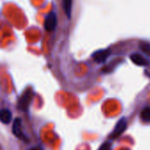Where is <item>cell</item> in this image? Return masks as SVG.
<instances>
[{
  "label": "cell",
  "mask_w": 150,
  "mask_h": 150,
  "mask_svg": "<svg viewBox=\"0 0 150 150\" xmlns=\"http://www.w3.org/2000/svg\"><path fill=\"white\" fill-rule=\"evenodd\" d=\"M31 100H32V92L30 91L25 92V94L22 96V97L19 101L18 108L21 110L26 111L31 103Z\"/></svg>",
  "instance_id": "obj_4"
},
{
  "label": "cell",
  "mask_w": 150,
  "mask_h": 150,
  "mask_svg": "<svg viewBox=\"0 0 150 150\" xmlns=\"http://www.w3.org/2000/svg\"><path fill=\"white\" fill-rule=\"evenodd\" d=\"M131 60L139 66H146L149 64V61L139 53H133L130 56Z\"/></svg>",
  "instance_id": "obj_6"
},
{
  "label": "cell",
  "mask_w": 150,
  "mask_h": 150,
  "mask_svg": "<svg viewBox=\"0 0 150 150\" xmlns=\"http://www.w3.org/2000/svg\"><path fill=\"white\" fill-rule=\"evenodd\" d=\"M13 114L8 109H1L0 110V121L3 124L8 125L12 122Z\"/></svg>",
  "instance_id": "obj_7"
},
{
  "label": "cell",
  "mask_w": 150,
  "mask_h": 150,
  "mask_svg": "<svg viewBox=\"0 0 150 150\" xmlns=\"http://www.w3.org/2000/svg\"><path fill=\"white\" fill-rule=\"evenodd\" d=\"M63 8L68 19L71 18V8H72V0H63Z\"/></svg>",
  "instance_id": "obj_8"
},
{
  "label": "cell",
  "mask_w": 150,
  "mask_h": 150,
  "mask_svg": "<svg viewBox=\"0 0 150 150\" xmlns=\"http://www.w3.org/2000/svg\"><path fill=\"white\" fill-rule=\"evenodd\" d=\"M57 24V14L54 12H50L45 18L44 21V28L47 31H53L55 30Z\"/></svg>",
  "instance_id": "obj_2"
},
{
  "label": "cell",
  "mask_w": 150,
  "mask_h": 150,
  "mask_svg": "<svg viewBox=\"0 0 150 150\" xmlns=\"http://www.w3.org/2000/svg\"><path fill=\"white\" fill-rule=\"evenodd\" d=\"M22 123H21V119L20 117H17L14 119L13 123V134L20 139L23 140V141H28V139L27 138V136L23 133L22 132Z\"/></svg>",
  "instance_id": "obj_1"
},
{
  "label": "cell",
  "mask_w": 150,
  "mask_h": 150,
  "mask_svg": "<svg viewBox=\"0 0 150 150\" xmlns=\"http://www.w3.org/2000/svg\"><path fill=\"white\" fill-rule=\"evenodd\" d=\"M139 47L140 49V50L145 53L146 55L150 57V43L146 42H140L139 44Z\"/></svg>",
  "instance_id": "obj_10"
},
{
  "label": "cell",
  "mask_w": 150,
  "mask_h": 150,
  "mask_svg": "<svg viewBox=\"0 0 150 150\" xmlns=\"http://www.w3.org/2000/svg\"><path fill=\"white\" fill-rule=\"evenodd\" d=\"M110 54V50L109 49L100 50L96 51L92 55V57L96 63H104L109 57Z\"/></svg>",
  "instance_id": "obj_5"
},
{
  "label": "cell",
  "mask_w": 150,
  "mask_h": 150,
  "mask_svg": "<svg viewBox=\"0 0 150 150\" xmlns=\"http://www.w3.org/2000/svg\"><path fill=\"white\" fill-rule=\"evenodd\" d=\"M110 147H111L110 143L105 142V143H103V144L100 146L99 150H110Z\"/></svg>",
  "instance_id": "obj_11"
},
{
  "label": "cell",
  "mask_w": 150,
  "mask_h": 150,
  "mask_svg": "<svg viewBox=\"0 0 150 150\" xmlns=\"http://www.w3.org/2000/svg\"><path fill=\"white\" fill-rule=\"evenodd\" d=\"M126 127H127V121H126V119L125 117L120 118L118 120V122L117 123L113 132L111 133V138L112 139L118 138L126 130Z\"/></svg>",
  "instance_id": "obj_3"
},
{
  "label": "cell",
  "mask_w": 150,
  "mask_h": 150,
  "mask_svg": "<svg viewBox=\"0 0 150 150\" xmlns=\"http://www.w3.org/2000/svg\"><path fill=\"white\" fill-rule=\"evenodd\" d=\"M140 118L144 122H150V107H146L141 110Z\"/></svg>",
  "instance_id": "obj_9"
},
{
  "label": "cell",
  "mask_w": 150,
  "mask_h": 150,
  "mask_svg": "<svg viewBox=\"0 0 150 150\" xmlns=\"http://www.w3.org/2000/svg\"><path fill=\"white\" fill-rule=\"evenodd\" d=\"M30 150H42L40 147H38V146H35V147H33V148H31Z\"/></svg>",
  "instance_id": "obj_12"
}]
</instances>
